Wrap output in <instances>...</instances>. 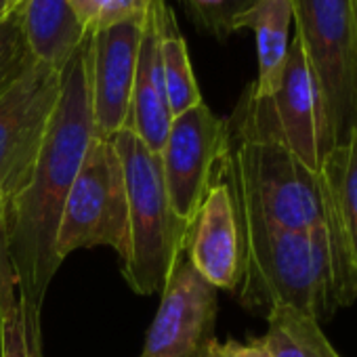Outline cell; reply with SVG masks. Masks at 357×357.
Listing matches in <instances>:
<instances>
[{
	"mask_svg": "<svg viewBox=\"0 0 357 357\" xmlns=\"http://www.w3.org/2000/svg\"><path fill=\"white\" fill-rule=\"evenodd\" d=\"M160 3L162 0H153L145 13L130 105L124 124V128L135 132L153 153H160L172 124L160 55Z\"/></svg>",
	"mask_w": 357,
	"mask_h": 357,
	"instance_id": "obj_14",
	"label": "cell"
},
{
	"mask_svg": "<svg viewBox=\"0 0 357 357\" xmlns=\"http://www.w3.org/2000/svg\"><path fill=\"white\" fill-rule=\"evenodd\" d=\"M244 261L238 298L267 317L275 307H292L315 321L340 309L324 223L311 229H240Z\"/></svg>",
	"mask_w": 357,
	"mask_h": 357,
	"instance_id": "obj_2",
	"label": "cell"
},
{
	"mask_svg": "<svg viewBox=\"0 0 357 357\" xmlns=\"http://www.w3.org/2000/svg\"><path fill=\"white\" fill-rule=\"evenodd\" d=\"M15 286V275L9 259L7 248V234H5V200L0 196V288H11Z\"/></svg>",
	"mask_w": 357,
	"mask_h": 357,
	"instance_id": "obj_23",
	"label": "cell"
},
{
	"mask_svg": "<svg viewBox=\"0 0 357 357\" xmlns=\"http://www.w3.org/2000/svg\"><path fill=\"white\" fill-rule=\"evenodd\" d=\"M0 357H43L40 321H28L20 303L0 313Z\"/></svg>",
	"mask_w": 357,
	"mask_h": 357,
	"instance_id": "obj_20",
	"label": "cell"
},
{
	"mask_svg": "<svg viewBox=\"0 0 357 357\" xmlns=\"http://www.w3.org/2000/svg\"><path fill=\"white\" fill-rule=\"evenodd\" d=\"M236 3H238V11H240V13H244L250 5H255V3H257V0H236ZM240 13H238V15H240Z\"/></svg>",
	"mask_w": 357,
	"mask_h": 357,
	"instance_id": "obj_25",
	"label": "cell"
},
{
	"mask_svg": "<svg viewBox=\"0 0 357 357\" xmlns=\"http://www.w3.org/2000/svg\"><path fill=\"white\" fill-rule=\"evenodd\" d=\"M122 162L128 202V252L122 259L126 284L141 296L162 290L176 257L188 246L190 225L166 192L160 155L128 128L112 137Z\"/></svg>",
	"mask_w": 357,
	"mask_h": 357,
	"instance_id": "obj_4",
	"label": "cell"
},
{
	"mask_svg": "<svg viewBox=\"0 0 357 357\" xmlns=\"http://www.w3.org/2000/svg\"><path fill=\"white\" fill-rule=\"evenodd\" d=\"M109 246L120 259L128 252V202L120 155L112 137L95 135L68 194L59 231L57 257L80 248Z\"/></svg>",
	"mask_w": 357,
	"mask_h": 357,
	"instance_id": "obj_7",
	"label": "cell"
},
{
	"mask_svg": "<svg viewBox=\"0 0 357 357\" xmlns=\"http://www.w3.org/2000/svg\"><path fill=\"white\" fill-rule=\"evenodd\" d=\"M240 229H311L324 223V192L317 170L273 141L227 132L221 162Z\"/></svg>",
	"mask_w": 357,
	"mask_h": 357,
	"instance_id": "obj_3",
	"label": "cell"
},
{
	"mask_svg": "<svg viewBox=\"0 0 357 357\" xmlns=\"http://www.w3.org/2000/svg\"><path fill=\"white\" fill-rule=\"evenodd\" d=\"M225 151L227 120L204 101L172 118L158 155L170 206L188 225L194 223Z\"/></svg>",
	"mask_w": 357,
	"mask_h": 357,
	"instance_id": "obj_9",
	"label": "cell"
},
{
	"mask_svg": "<svg viewBox=\"0 0 357 357\" xmlns=\"http://www.w3.org/2000/svg\"><path fill=\"white\" fill-rule=\"evenodd\" d=\"M319 178L336 296L349 307L357 301V130L324 155Z\"/></svg>",
	"mask_w": 357,
	"mask_h": 357,
	"instance_id": "obj_11",
	"label": "cell"
},
{
	"mask_svg": "<svg viewBox=\"0 0 357 357\" xmlns=\"http://www.w3.org/2000/svg\"><path fill=\"white\" fill-rule=\"evenodd\" d=\"M185 255L194 269L217 290H238L244 246L234 196L221 174V164L194 223L190 225Z\"/></svg>",
	"mask_w": 357,
	"mask_h": 357,
	"instance_id": "obj_13",
	"label": "cell"
},
{
	"mask_svg": "<svg viewBox=\"0 0 357 357\" xmlns=\"http://www.w3.org/2000/svg\"><path fill=\"white\" fill-rule=\"evenodd\" d=\"M91 34L59 72V97L26 185L5 202L7 248L22 313L28 321H40L49 286L61 265L57 257L61 213L97 135L91 93Z\"/></svg>",
	"mask_w": 357,
	"mask_h": 357,
	"instance_id": "obj_1",
	"label": "cell"
},
{
	"mask_svg": "<svg viewBox=\"0 0 357 357\" xmlns=\"http://www.w3.org/2000/svg\"><path fill=\"white\" fill-rule=\"evenodd\" d=\"M227 132L242 139L273 141L292 151L305 166L319 172L326 155L324 120L315 78L311 74L301 38L294 34L280 86L269 97L244 91Z\"/></svg>",
	"mask_w": 357,
	"mask_h": 357,
	"instance_id": "obj_6",
	"label": "cell"
},
{
	"mask_svg": "<svg viewBox=\"0 0 357 357\" xmlns=\"http://www.w3.org/2000/svg\"><path fill=\"white\" fill-rule=\"evenodd\" d=\"M292 20V0H257L234 20V32L252 30L257 38L259 76L248 86L255 97H269L280 86L290 47L288 32Z\"/></svg>",
	"mask_w": 357,
	"mask_h": 357,
	"instance_id": "obj_16",
	"label": "cell"
},
{
	"mask_svg": "<svg viewBox=\"0 0 357 357\" xmlns=\"http://www.w3.org/2000/svg\"><path fill=\"white\" fill-rule=\"evenodd\" d=\"M59 97V72L34 63L0 97V196L15 198L40 151Z\"/></svg>",
	"mask_w": 357,
	"mask_h": 357,
	"instance_id": "obj_10",
	"label": "cell"
},
{
	"mask_svg": "<svg viewBox=\"0 0 357 357\" xmlns=\"http://www.w3.org/2000/svg\"><path fill=\"white\" fill-rule=\"evenodd\" d=\"M36 59L32 57L20 11H11L0 22V97H3L32 66Z\"/></svg>",
	"mask_w": 357,
	"mask_h": 357,
	"instance_id": "obj_19",
	"label": "cell"
},
{
	"mask_svg": "<svg viewBox=\"0 0 357 357\" xmlns=\"http://www.w3.org/2000/svg\"><path fill=\"white\" fill-rule=\"evenodd\" d=\"M265 319L267 332L259 338L271 357H340L313 317L282 305Z\"/></svg>",
	"mask_w": 357,
	"mask_h": 357,
	"instance_id": "obj_18",
	"label": "cell"
},
{
	"mask_svg": "<svg viewBox=\"0 0 357 357\" xmlns=\"http://www.w3.org/2000/svg\"><path fill=\"white\" fill-rule=\"evenodd\" d=\"M317 84L326 153L357 130V0H292Z\"/></svg>",
	"mask_w": 357,
	"mask_h": 357,
	"instance_id": "obj_5",
	"label": "cell"
},
{
	"mask_svg": "<svg viewBox=\"0 0 357 357\" xmlns=\"http://www.w3.org/2000/svg\"><path fill=\"white\" fill-rule=\"evenodd\" d=\"M160 17V55H162V74H164V86L168 105L172 112V118L183 114L196 105H200L202 93L196 82V74L192 68L188 43L178 30L174 11L166 5V0L160 3L158 9Z\"/></svg>",
	"mask_w": 357,
	"mask_h": 357,
	"instance_id": "obj_17",
	"label": "cell"
},
{
	"mask_svg": "<svg viewBox=\"0 0 357 357\" xmlns=\"http://www.w3.org/2000/svg\"><path fill=\"white\" fill-rule=\"evenodd\" d=\"M17 11L32 57L55 72L91 34L70 0H24Z\"/></svg>",
	"mask_w": 357,
	"mask_h": 357,
	"instance_id": "obj_15",
	"label": "cell"
},
{
	"mask_svg": "<svg viewBox=\"0 0 357 357\" xmlns=\"http://www.w3.org/2000/svg\"><path fill=\"white\" fill-rule=\"evenodd\" d=\"M192 13L200 30L223 40L234 32V20L238 17L236 0H181Z\"/></svg>",
	"mask_w": 357,
	"mask_h": 357,
	"instance_id": "obj_21",
	"label": "cell"
},
{
	"mask_svg": "<svg viewBox=\"0 0 357 357\" xmlns=\"http://www.w3.org/2000/svg\"><path fill=\"white\" fill-rule=\"evenodd\" d=\"M143 24L145 13L99 26L91 34V93L99 137H114L126 124Z\"/></svg>",
	"mask_w": 357,
	"mask_h": 357,
	"instance_id": "obj_12",
	"label": "cell"
},
{
	"mask_svg": "<svg viewBox=\"0 0 357 357\" xmlns=\"http://www.w3.org/2000/svg\"><path fill=\"white\" fill-rule=\"evenodd\" d=\"M160 294L139 357H215L219 290L194 269L185 250L176 257Z\"/></svg>",
	"mask_w": 357,
	"mask_h": 357,
	"instance_id": "obj_8",
	"label": "cell"
},
{
	"mask_svg": "<svg viewBox=\"0 0 357 357\" xmlns=\"http://www.w3.org/2000/svg\"><path fill=\"white\" fill-rule=\"evenodd\" d=\"M11 13V7H9V0H0V22H3L7 15Z\"/></svg>",
	"mask_w": 357,
	"mask_h": 357,
	"instance_id": "obj_24",
	"label": "cell"
},
{
	"mask_svg": "<svg viewBox=\"0 0 357 357\" xmlns=\"http://www.w3.org/2000/svg\"><path fill=\"white\" fill-rule=\"evenodd\" d=\"M215 357H271V355L267 353L259 336H250L246 342L236 338H227L225 342L219 340L215 349Z\"/></svg>",
	"mask_w": 357,
	"mask_h": 357,
	"instance_id": "obj_22",
	"label": "cell"
},
{
	"mask_svg": "<svg viewBox=\"0 0 357 357\" xmlns=\"http://www.w3.org/2000/svg\"><path fill=\"white\" fill-rule=\"evenodd\" d=\"M22 3H24V0H9V7H11V11H15V9H17Z\"/></svg>",
	"mask_w": 357,
	"mask_h": 357,
	"instance_id": "obj_26",
	"label": "cell"
}]
</instances>
